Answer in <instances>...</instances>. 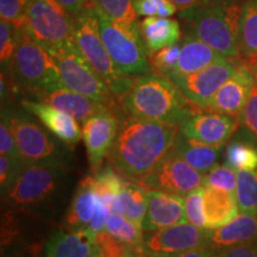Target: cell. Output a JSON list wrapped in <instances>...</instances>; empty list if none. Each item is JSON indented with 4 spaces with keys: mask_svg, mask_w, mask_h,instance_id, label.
<instances>
[{
    "mask_svg": "<svg viewBox=\"0 0 257 257\" xmlns=\"http://www.w3.org/2000/svg\"><path fill=\"white\" fill-rule=\"evenodd\" d=\"M180 126L123 115L108 159L125 178L140 181L174 144Z\"/></svg>",
    "mask_w": 257,
    "mask_h": 257,
    "instance_id": "cell-1",
    "label": "cell"
},
{
    "mask_svg": "<svg viewBox=\"0 0 257 257\" xmlns=\"http://www.w3.org/2000/svg\"><path fill=\"white\" fill-rule=\"evenodd\" d=\"M124 115L181 126L194 107L172 79L152 72L135 76L128 91L118 100Z\"/></svg>",
    "mask_w": 257,
    "mask_h": 257,
    "instance_id": "cell-2",
    "label": "cell"
},
{
    "mask_svg": "<svg viewBox=\"0 0 257 257\" xmlns=\"http://www.w3.org/2000/svg\"><path fill=\"white\" fill-rule=\"evenodd\" d=\"M240 8L242 0H199L176 15L184 35L199 38L227 59L240 60Z\"/></svg>",
    "mask_w": 257,
    "mask_h": 257,
    "instance_id": "cell-3",
    "label": "cell"
},
{
    "mask_svg": "<svg viewBox=\"0 0 257 257\" xmlns=\"http://www.w3.org/2000/svg\"><path fill=\"white\" fill-rule=\"evenodd\" d=\"M6 78L14 93L31 96L32 100L66 87L56 61L25 29L18 30L17 47Z\"/></svg>",
    "mask_w": 257,
    "mask_h": 257,
    "instance_id": "cell-4",
    "label": "cell"
},
{
    "mask_svg": "<svg viewBox=\"0 0 257 257\" xmlns=\"http://www.w3.org/2000/svg\"><path fill=\"white\" fill-rule=\"evenodd\" d=\"M73 41L93 70L119 100L128 91L135 76L125 75L112 60L101 38L94 6L85 9L75 17Z\"/></svg>",
    "mask_w": 257,
    "mask_h": 257,
    "instance_id": "cell-5",
    "label": "cell"
},
{
    "mask_svg": "<svg viewBox=\"0 0 257 257\" xmlns=\"http://www.w3.org/2000/svg\"><path fill=\"white\" fill-rule=\"evenodd\" d=\"M99 28L104 44L115 66L127 76H140L152 73L149 54L144 46L137 23L115 22L96 6Z\"/></svg>",
    "mask_w": 257,
    "mask_h": 257,
    "instance_id": "cell-6",
    "label": "cell"
},
{
    "mask_svg": "<svg viewBox=\"0 0 257 257\" xmlns=\"http://www.w3.org/2000/svg\"><path fill=\"white\" fill-rule=\"evenodd\" d=\"M64 176V163H25L5 200L14 208L29 210L41 206L59 192Z\"/></svg>",
    "mask_w": 257,
    "mask_h": 257,
    "instance_id": "cell-7",
    "label": "cell"
},
{
    "mask_svg": "<svg viewBox=\"0 0 257 257\" xmlns=\"http://www.w3.org/2000/svg\"><path fill=\"white\" fill-rule=\"evenodd\" d=\"M75 18L57 0H30L24 29L48 53L73 42Z\"/></svg>",
    "mask_w": 257,
    "mask_h": 257,
    "instance_id": "cell-8",
    "label": "cell"
},
{
    "mask_svg": "<svg viewBox=\"0 0 257 257\" xmlns=\"http://www.w3.org/2000/svg\"><path fill=\"white\" fill-rule=\"evenodd\" d=\"M59 67L64 86L107 106H119L115 96L86 61L75 43L69 42L49 53Z\"/></svg>",
    "mask_w": 257,
    "mask_h": 257,
    "instance_id": "cell-9",
    "label": "cell"
},
{
    "mask_svg": "<svg viewBox=\"0 0 257 257\" xmlns=\"http://www.w3.org/2000/svg\"><path fill=\"white\" fill-rule=\"evenodd\" d=\"M138 182L149 189H160L186 197L188 193L204 186V175L188 165L172 147Z\"/></svg>",
    "mask_w": 257,
    "mask_h": 257,
    "instance_id": "cell-10",
    "label": "cell"
},
{
    "mask_svg": "<svg viewBox=\"0 0 257 257\" xmlns=\"http://www.w3.org/2000/svg\"><path fill=\"white\" fill-rule=\"evenodd\" d=\"M4 113L14 131L18 152L25 163H63V153L60 143L51 138L36 121L21 113L8 111Z\"/></svg>",
    "mask_w": 257,
    "mask_h": 257,
    "instance_id": "cell-11",
    "label": "cell"
},
{
    "mask_svg": "<svg viewBox=\"0 0 257 257\" xmlns=\"http://www.w3.org/2000/svg\"><path fill=\"white\" fill-rule=\"evenodd\" d=\"M240 60L224 57L195 73L169 79L184 93L195 110L202 111L221 86L231 78Z\"/></svg>",
    "mask_w": 257,
    "mask_h": 257,
    "instance_id": "cell-12",
    "label": "cell"
},
{
    "mask_svg": "<svg viewBox=\"0 0 257 257\" xmlns=\"http://www.w3.org/2000/svg\"><path fill=\"white\" fill-rule=\"evenodd\" d=\"M123 115L120 106H104L82 123V140L93 173L100 168L110 154Z\"/></svg>",
    "mask_w": 257,
    "mask_h": 257,
    "instance_id": "cell-13",
    "label": "cell"
},
{
    "mask_svg": "<svg viewBox=\"0 0 257 257\" xmlns=\"http://www.w3.org/2000/svg\"><path fill=\"white\" fill-rule=\"evenodd\" d=\"M207 230L191 223H180L144 232L142 249L152 257H178L206 244Z\"/></svg>",
    "mask_w": 257,
    "mask_h": 257,
    "instance_id": "cell-14",
    "label": "cell"
},
{
    "mask_svg": "<svg viewBox=\"0 0 257 257\" xmlns=\"http://www.w3.org/2000/svg\"><path fill=\"white\" fill-rule=\"evenodd\" d=\"M238 126L237 117L218 112L195 111L181 124L180 134L210 146L223 147L231 140Z\"/></svg>",
    "mask_w": 257,
    "mask_h": 257,
    "instance_id": "cell-15",
    "label": "cell"
},
{
    "mask_svg": "<svg viewBox=\"0 0 257 257\" xmlns=\"http://www.w3.org/2000/svg\"><path fill=\"white\" fill-rule=\"evenodd\" d=\"M255 85L252 68L240 61L231 78L221 86L202 111L218 112L238 118Z\"/></svg>",
    "mask_w": 257,
    "mask_h": 257,
    "instance_id": "cell-16",
    "label": "cell"
},
{
    "mask_svg": "<svg viewBox=\"0 0 257 257\" xmlns=\"http://www.w3.org/2000/svg\"><path fill=\"white\" fill-rule=\"evenodd\" d=\"M185 220V197L148 188V207L143 221L144 232L184 223Z\"/></svg>",
    "mask_w": 257,
    "mask_h": 257,
    "instance_id": "cell-17",
    "label": "cell"
},
{
    "mask_svg": "<svg viewBox=\"0 0 257 257\" xmlns=\"http://www.w3.org/2000/svg\"><path fill=\"white\" fill-rule=\"evenodd\" d=\"M255 239H257V214L240 212L223 226L207 230L205 245L216 256L225 250Z\"/></svg>",
    "mask_w": 257,
    "mask_h": 257,
    "instance_id": "cell-18",
    "label": "cell"
},
{
    "mask_svg": "<svg viewBox=\"0 0 257 257\" xmlns=\"http://www.w3.org/2000/svg\"><path fill=\"white\" fill-rule=\"evenodd\" d=\"M22 106L36 115L41 123L61 142L69 147H74L82 138V130H80L78 120L66 112L54 107L47 102L24 99Z\"/></svg>",
    "mask_w": 257,
    "mask_h": 257,
    "instance_id": "cell-19",
    "label": "cell"
},
{
    "mask_svg": "<svg viewBox=\"0 0 257 257\" xmlns=\"http://www.w3.org/2000/svg\"><path fill=\"white\" fill-rule=\"evenodd\" d=\"M95 234L89 227L57 230L44 244L42 257H88L95 251Z\"/></svg>",
    "mask_w": 257,
    "mask_h": 257,
    "instance_id": "cell-20",
    "label": "cell"
},
{
    "mask_svg": "<svg viewBox=\"0 0 257 257\" xmlns=\"http://www.w3.org/2000/svg\"><path fill=\"white\" fill-rule=\"evenodd\" d=\"M138 29L149 55L174 46L184 36L181 23L173 17H143L138 21Z\"/></svg>",
    "mask_w": 257,
    "mask_h": 257,
    "instance_id": "cell-21",
    "label": "cell"
},
{
    "mask_svg": "<svg viewBox=\"0 0 257 257\" xmlns=\"http://www.w3.org/2000/svg\"><path fill=\"white\" fill-rule=\"evenodd\" d=\"M224 57L220 53L207 46L199 38L191 35H184L181 38V50H180L178 62L168 78L195 73Z\"/></svg>",
    "mask_w": 257,
    "mask_h": 257,
    "instance_id": "cell-22",
    "label": "cell"
},
{
    "mask_svg": "<svg viewBox=\"0 0 257 257\" xmlns=\"http://www.w3.org/2000/svg\"><path fill=\"white\" fill-rule=\"evenodd\" d=\"M99 198L94 191V176H85L73 195L72 204L67 210L63 227L66 229H83L88 227L96 207Z\"/></svg>",
    "mask_w": 257,
    "mask_h": 257,
    "instance_id": "cell-23",
    "label": "cell"
},
{
    "mask_svg": "<svg viewBox=\"0 0 257 257\" xmlns=\"http://www.w3.org/2000/svg\"><path fill=\"white\" fill-rule=\"evenodd\" d=\"M38 101L47 102V104L70 114L81 123L87 120L91 115L98 112L104 106H107L93 100L88 96L80 94V93L70 91L67 87L55 89V91L48 93V94L38 99Z\"/></svg>",
    "mask_w": 257,
    "mask_h": 257,
    "instance_id": "cell-24",
    "label": "cell"
},
{
    "mask_svg": "<svg viewBox=\"0 0 257 257\" xmlns=\"http://www.w3.org/2000/svg\"><path fill=\"white\" fill-rule=\"evenodd\" d=\"M204 208L206 230H213L229 223L238 214L236 194L206 187L204 189Z\"/></svg>",
    "mask_w": 257,
    "mask_h": 257,
    "instance_id": "cell-25",
    "label": "cell"
},
{
    "mask_svg": "<svg viewBox=\"0 0 257 257\" xmlns=\"http://www.w3.org/2000/svg\"><path fill=\"white\" fill-rule=\"evenodd\" d=\"M238 47L240 61L252 68L257 61V0H242Z\"/></svg>",
    "mask_w": 257,
    "mask_h": 257,
    "instance_id": "cell-26",
    "label": "cell"
},
{
    "mask_svg": "<svg viewBox=\"0 0 257 257\" xmlns=\"http://www.w3.org/2000/svg\"><path fill=\"white\" fill-rule=\"evenodd\" d=\"M173 147L188 165H191L201 174H206L217 165L221 148L192 140L180 134V131Z\"/></svg>",
    "mask_w": 257,
    "mask_h": 257,
    "instance_id": "cell-27",
    "label": "cell"
},
{
    "mask_svg": "<svg viewBox=\"0 0 257 257\" xmlns=\"http://www.w3.org/2000/svg\"><path fill=\"white\" fill-rule=\"evenodd\" d=\"M118 202L120 213L143 227L148 207V188L138 181L124 180Z\"/></svg>",
    "mask_w": 257,
    "mask_h": 257,
    "instance_id": "cell-28",
    "label": "cell"
},
{
    "mask_svg": "<svg viewBox=\"0 0 257 257\" xmlns=\"http://www.w3.org/2000/svg\"><path fill=\"white\" fill-rule=\"evenodd\" d=\"M124 179L113 166H101L94 173V191L99 200L104 202L110 212L120 213L119 211V194L123 188Z\"/></svg>",
    "mask_w": 257,
    "mask_h": 257,
    "instance_id": "cell-29",
    "label": "cell"
},
{
    "mask_svg": "<svg viewBox=\"0 0 257 257\" xmlns=\"http://www.w3.org/2000/svg\"><path fill=\"white\" fill-rule=\"evenodd\" d=\"M225 165L234 170L257 168V146L248 138H236L225 148Z\"/></svg>",
    "mask_w": 257,
    "mask_h": 257,
    "instance_id": "cell-30",
    "label": "cell"
},
{
    "mask_svg": "<svg viewBox=\"0 0 257 257\" xmlns=\"http://www.w3.org/2000/svg\"><path fill=\"white\" fill-rule=\"evenodd\" d=\"M106 231L126 244L128 248H142L144 239L143 227L128 219L124 214L110 212Z\"/></svg>",
    "mask_w": 257,
    "mask_h": 257,
    "instance_id": "cell-31",
    "label": "cell"
},
{
    "mask_svg": "<svg viewBox=\"0 0 257 257\" xmlns=\"http://www.w3.org/2000/svg\"><path fill=\"white\" fill-rule=\"evenodd\" d=\"M234 194L239 212L257 214V168L237 170Z\"/></svg>",
    "mask_w": 257,
    "mask_h": 257,
    "instance_id": "cell-32",
    "label": "cell"
},
{
    "mask_svg": "<svg viewBox=\"0 0 257 257\" xmlns=\"http://www.w3.org/2000/svg\"><path fill=\"white\" fill-rule=\"evenodd\" d=\"M98 9L115 22L137 23L138 17L134 8V0H95Z\"/></svg>",
    "mask_w": 257,
    "mask_h": 257,
    "instance_id": "cell-33",
    "label": "cell"
},
{
    "mask_svg": "<svg viewBox=\"0 0 257 257\" xmlns=\"http://www.w3.org/2000/svg\"><path fill=\"white\" fill-rule=\"evenodd\" d=\"M204 186L220 191L236 193L237 172L231 167L216 165L204 175Z\"/></svg>",
    "mask_w": 257,
    "mask_h": 257,
    "instance_id": "cell-34",
    "label": "cell"
},
{
    "mask_svg": "<svg viewBox=\"0 0 257 257\" xmlns=\"http://www.w3.org/2000/svg\"><path fill=\"white\" fill-rule=\"evenodd\" d=\"M18 30L8 22H0V63L2 73L8 75L16 47H17Z\"/></svg>",
    "mask_w": 257,
    "mask_h": 257,
    "instance_id": "cell-35",
    "label": "cell"
},
{
    "mask_svg": "<svg viewBox=\"0 0 257 257\" xmlns=\"http://www.w3.org/2000/svg\"><path fill=\"white\" fill-rule=\"evenodd\" d=\"M205 186L198 187L185 197L186 220L194 226L206 230V217L204 208Z\"/></svg>",
    "mask_w": 257,
    "mask_h": 257,
    "instance_id": "cell-36",
    "label": "cell"
},
{
    "mask_svg": "<svg viewBox=\"0 0 257 257\" xmlns=\"http://www.w3.org/2000/svg\"><path fill=\"white\" fill-rule=\"evenodd\" d=\"M180 50H181V41L174 46L166 47L149 55V63L153 72L161 73L168 76L173 72L178 62Z\"/></svg>",
    "mask_w": 257,
    "mask_h": 257,
    "instance_id": "cell-37",
    "label": "cell"
},
{
    "mask_svg": "<svg viewBox=\"0 0 257 257\" xmlns=\"http://www.w3.org/2000/svg\"><path fill=\"white\" fill-rule=\"evenodd\" d=\"M137 17H172L179 12L170 0H134Z\"/></svg>",
    "mask_w": 257,
    "mask_h": 257,
    "instance_id": "cell-38",
    "label": "cell"
},
{
    "mask_svg": "<svg viewBox=\"0 0 257 257\" xmlns=\"http://www.w3.org/2000/svg\"><path fill=\"white\" fill-rule=\"evenodd\" d=\"M30 0H0V18L21 30L25 27Z\"/></svg>",
    "mask_w": 257,
    "mask_h": 257,
    "instance_id": "cell-39",
    "label": "cell"
},
{
    "mask_svg": "<svg viewBox=\"0 0 257 257\" xmlns=\"http://www.w3.org/2000/svg\"><path fill=\"white\" fill-rule=\"evenodd\" d=\"M24 165V161L19 159L6 155L0 156V188L3 198H5L14 187Z\"/></svg>",
    "mask_w": 257,
    "mask_h": 257,
    "instance_id": "cell-40",
    "label": "cell"
},
{
    "mask_svg": "<svg viewBox=\"0 0 257 257\" xmlns=\"http://www.w3.org/2000/svg\"><path fill=\"white\" fill-rule=\"evenodd\" d=\"M128 246L107 231L95 234V251L101 257H125Z\"/></svg>",
    "mask_w": 257,
    "mask_h": 257,
    "instance_id": "cell-41",
    "label": "cell"
},
{
    "mask_svg": "<svg viewBox=\"0 0 257 257\" xmlns=\"http://www.w3.org/2000/svg\"><path fill=\"white\" fill-rule=\"evenodd\" d=\"M0 154L22 160L17 143H16L14 131H12L11 125H10V121L4 112L2 113V123H0Z\"/></svg>",
    "mask_w": 257,
    "mask_h": 257,
    "instance_id": "cell-42",
    "label": "cell"
},
{
    "mask_svg": "<svg viewBox=\"0 0 257 257\" xmlns=\"http://www.w3.org/2000/svg\"><path fill=\"white\" fill-rule=\"evenodd\" d=\"M238 120L257 138V85L253 86L248 101L238 115Z\"/></svg>",
    "mask_w": 257,
    "mask_h": 257,
    "instance_id": "cell-43",
    "label": "cell"
},
{
    "mask_svg": "<svg viewBox=\"0 0 257 257\" xmlns=\"http://www.w3.org/2000/svg\"><path fill=\"white\" fill-rule=\"evenodd\" d=\"M214 257H257V239L225 250Z\"/></svg>",
    "mask_w": 257,
    "mask_h": 257,
    "instance_id": "cell-44",
    "label": "cell"
},
{
    "mask_svg": "<svg viewBox=\"0 0 257 257\" xmlns=\"http://www.w3.org/2000/svg\"><path fill=\"white\" fill-rule=\"evenodd\" d=\"M108 214H110V210H108L104 202L99 200L94 217H93L92 221L88 225L89 229H91L94 233H99L101 232V231H105L106 226H107Z\"/></svg>",
    "mask_w": 257,
    "mask_h": 257,
    "instance_id": "cell-45",
    "label": "cell"
},
{
    "mask_svg": "<svg viewBox=\"0 0 257 257\" xmlns=\"http://www.w3.org/2000/svg\"><path fill=\"white\" fill-rule=\"evenodd\" d=\"M74 18L81 14L85 9L93 8L95 0H57Z\"/></svg>",
    "mask_w": 257,
    "mask_h": 257,
    "instance_id": "cell-46",
    "label": "cell"
},
{
    "mask_svg": "<svg viewBox=\"0 0 257 257\" xmlns=\"http://www.w3.org/2000/svg\"><path fill=\"white\" fill-rule=\"evenodd\" d=\"M43 248L44 246H42L41 244H31L23 250L8 253L5 257H42L43 256Z\"/></svg>",
    "mask_w": 257,
    "mask_h": 257,
    "instance_id": "cell-47",
    "label": "cell"
},
{
    "mask_svg": "<svg viewBox=\"0 0 257 257\" xmlns=\"http://www.w3.org/2000/svg\"><path fill=\"white\" fill-rule=\"evenodd\" d=\"M178 257H214V255L206 245H202L199 246V248L188 250V251L184 252Z\"/></svg>",
    "mask_w": 257,
    "mask_h": 257,
    "instance_id": "cell-48",
    "label": "cell"
},
{
    "mask_svg": "<svg viewBox=\"0 0 257 257\" xmlns=\"http://www.w3.org/2000/svg\"><path fill=\"white\" fill-rule=\"evenodd\" d=\"M173 4L176 5L179 11H182V10H186L188 8H191L192 5L197 4L199 0H170Z\"/></svg>",
    "mask_w": 257,
    "mask_h": 257,
    "instance_id": "cell-49",
    "label": "cell"
},
{
    "mask_svg": "<svg viewBox=\"0 0 257 257\" xmlns=\"http://www.w3.org/2000/svg\"><path fill=\"white\" fill-rule=\"evenodd\" d=\"M125 257H152L146 253L141 248H130Z\"/></svg>",
    "mask_w": 257,
    "mask_h": 257,
    "instance_id": "cell-50",
    "label": "cell"
},
{
    "mask_svg": "<svg viewBox=\"0 0 257 257\" xmlns=\"http://www.w3.org/2000/svg\"><path fill=\"white\" fill-rule=\"evenodd\" d=\"M252 72H253V76H255V82H256V85H257V61H256V63L253 64Z\"/></svg>",
    "mask_w": 257,
    "mask_h": 257,
    "instance_id": "cell-51",
    "label": "cell"
},
{
    "mask_svg": "<svg viewBox=\"0 0 257 257\" xmlns=\"http://www.w3.org/2000/svg\"><path fill=\"white\" fill-rule=\"evenodd\" d=\"M88 257H101L100 255H99V253L98 252H96V251H94V252H93L92 253V255H89Z\"/></svg>",
    "mask_w": 257,
    "mask_h": 257,
    "instance_id": "cell-52",
    "label": "cell"
}]
</instances>
